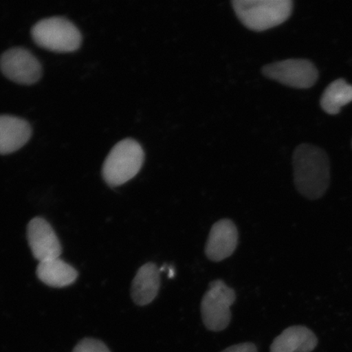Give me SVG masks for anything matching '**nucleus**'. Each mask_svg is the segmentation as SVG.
Instances as JSON below:
<instances>
[{
    "mask_svg": "<svg viewBox=\"0 0 352 352\" xmlns=\"http://www.w3.org/2000/svg\"><path fill=\"white\" fill-rule=\"evenodd\" d=\"M73 352H110L102 342L94 338H85L76 346Z\"/></svg>",
    "mask_w": 352,
    "mask_h": 352,
    "instance_id": "obj_15",
    "label": "nucleus"
},
{
    "mask_svg": "<svg viewBox=\"0 0 352 352\" xmlns=\"http://www.w3.org/2000/svg\"><path fill=\"white\" fill-rule=\"evenodd\" d=\"M32 35L38 47L55 52H72L82 43V34L76 25L60 16L39 21L33 26Z\"/></svg>",
    "mask_w": 352,
    "mask_h": 352,
    "instance_id": "obj_4",
    "label": "nucleus"
},
{
    "mask_svg": "<svg viewBox=\"0 0 352 352\" xmlns=\"http://www.w3.org/2000/svg\"><path fill=\"white\" fill-rule=\"evenodd\" d=\"M36 274L42 283L55 288L72 285L78 277V272L60 258L39 263Z\"/></svg>",
    "mask_w": 352,
    "mask_h": 352,
    "instance_id": "obj_13",
    "label": "nucleus"
},
{
    "mask_svg": "<svg viewBox=\"0 0 352 352\" xmlns=\"http://www.w3.org/2000/svg\"><path fill=\"white\" fill-rule=\"evenodd\" d=\"M318 344L316 334L311 329L294 325L284 330L272 342L271 352H311Z\"/></svg>",
    "mask_w": 352,
    "mask_h": 352,
    "instance_id": "obj_12",
    "label": "nucleus"
},
{
    "mask_svg": "<svg viewBox=\"0 0 352 352\" xmlns=\"http://www.w3.org/2000/svg\"><path fill=\"white\" fill-rule=\"evenodd\" d=\"M239 230L230 219H223L211 228L205 254L210 261L220 262L230 257L239 244Z\"/></svg>",
    "mask_w": 352,
    "mask_h": 352,
    "instance_id": "obj_9",
    "label": "nucleus"
},
{
    "mask_svg": "<svg viewBox=\"0 0 352 352\" xmlns=\"http://www.w3.org/2000/svg\"><path fill=\"white\" fill-rule=\"evenodd\" d=\"M232 6L245 28L263 32L283 24L292 15V0H235Z\"/></svg>",
    "mask_w": 352,
    "mask_h": 352,
    "instance_id": "obj_2",
    "label": "nucleus"
},
{
    "mask_svg": "<svg viewBox=\"0 0 352 352\" xmlns=\"http://www.w3.org/2000/svg\"><path fill=\"white\" fill-rule=\"evenodd\" d=\"M28 239L34 257L41 262L60 257L63 249L54 228L47 220L36 217L30 220Z\"/></svg>",
    "mask_w": 352,
    "mask_h": 352,
    "instance_id": "obj_8",
    "label": "nucleus"
},
{
    "mask_svg": "<svg viewBox=\"0 0 352 352\" xmlns=\"http://www.w3.org/2000/svg\"><path fill=\"white\" fill-rule=\"evenodd\" d=\"M330 162L322 148L302 144L293 155L294 180L297 190L310 200L322 197L330 183Z\"/></svg>",
    "mask_w": 352,
    "mask_h": 352,
    "instance_id": "obj_1",
    "label": "nucleus"
},
{
    "mask_svg": "<svg viewBox=\"0 0 352 352\" xmlns=\"http://www.w3.org/2000/svg\"><path fill=\"white\" fill-rule=\"evenodd\" d=\"M144 161L142 145L135 140H123L114 145L104 160L103 179L109 186H122L140 173Z\"/></svg>",
    "mask_w": 352,
    "mask_h": 352,
    "instance_id": "obj_3",
    "label": "nucleus"
},
{
    "mask_svg": "<svg viewBox=\"0 0 352 352\" xmlns=\"http://www.w3.org/2000/svg\"><path fill=\"white\" fill-rule=\"evenodd\" d=\"M352 101V85L338 78L330 83L320 98V107L325 113L336 116L341 108Z\"/></svg>",
    "mask_w": 352,
    "mask_h": 352,
    "instance_id": "obj_14",
    "label": "nucleus"
},
{
    "mask_svg": "<svg viewBox=\"0 0 352 352\" xmlns=\"http://www.w3.org/2000/svg\"><path fill=\"white\" fill-rule=\"evenodd\" d=\"M236 301V293L222 280L211 281L208 292L202 298V321L210 331H222L230 324V307Z\"/></svg>",
    "mask_w": 352,
    "mask_h": 352,
    "instance_id": "obj_5",
    "label": "nucleus"
},
{
    "mask_svg": "<svg viewBox=\"0 0 352 352\" xmlns=\"http://www.w3.org/2000/svg\"><path fill=\"white\" fill-rule=\"evenodd\" d=\"M30 123L22 118L0 116V154L14 153L24 146L32 136Z\"/></svg>",
    "mask_w": 352,
    "mask_h": 352,
    "instance_id": "obj_10",
    "label": "nucleus"
},
{
    "mask_svg": "<svg viewBox=\"0 0 352 352\" xmlns=\"http://www.w3.org/2000/svg\"><path fill=\"white\" fill-rule=\"evenodd\" d=\"M221 352H257V347L253 343L245 342L233 345Z\"/></svg>",
    "mask_w": 352,
    "mask_h": 352,
    "instance_id": "obj_16",
    "label": "nucleus"
},
{
    "mask_svg": "<svg viewBox=\"0 0 352 352\" xmlns=\"http://www.w3.org/2000/svg\"><path fill=\"white\" fill-rule=\"evenodd\" d=\"M161 285L160 270L155 263H145L131 285V298L138 306H146L157 296Z\"/></svg>",
    "mask_w": 352,
    "mask_h": 352,
    "instance_id": "obj_11",
    "label": "nucleus"
},
{
    "mask_svg": "<svg viewBox=\"0 0 352 352\" xmlns=\"http://www.w3.org/2000/svg\"><path fill=\"white\" fill-rule=\"evenodd\" d=\"M262 73L272 80L298 89L314 86L319 77L315 65L305 59H288L268 64L262 69Z\"/></svg>",
    "mask_w": 352,
    "mask_h": 352,
    "instance_id": "obj_6",
    "label": "nucleus"
},
{
    "mask_svg": "<svg viewBox=\"0 0 352 352\" xmlns=\"http://www.w3.org/2000/svg\"><path fill=\"white\" fill-rule=\"evenodd\" d=\"M0 69L10 80L23 85L37 82L42 76V67L32 52L23 47L4 52L0 57Z\"/></svg>",
    "mask_w": 352,
    "mask_h": 352,
    "instance_id": "obj_7",
    "label": "nucleus"
}]
</instances>
